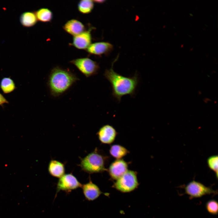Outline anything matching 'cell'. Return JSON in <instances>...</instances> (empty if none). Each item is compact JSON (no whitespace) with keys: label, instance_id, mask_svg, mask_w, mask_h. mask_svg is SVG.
<instances>
[{"label":"cell","instance_id":"1","mask_svg":"<svg viewBox=\"0 0 218 218\" xmlns=\"http://www.w3.org/2000/svg\"><path fill=\"white\" fill-rule=\"evenodd\" d=\"M117 59L114 60L110 69L105 70L104 75L111 84L112 95L120 102L123 96L130 95L132 96L135 94L139 79L137 73L132 77H126L115 72L113 66Z\"/></svg>","mask_w":218,"mask_h":218},{"label":"cell","instance_id":"2","mask_svg":"<svg viewBox=\"0 0 218 218\" xmlns=\"http://www.w3.org/2000/svg\"><path fill=\"white\" fill-rule=\"evenodd\" d=\"M79 79L71 71L59 66L51 70L47 81V85L51 95L58 97L67 91Z\"/></svg>","mask_w":218,"mask_h":218},{"label":"cell","instance_id":"3","mask_svg":"<svg viewBox=\"0 0 218 218\" xmlns=\"http://www.w3.org/2000/svg\"><path fill=\"white\" fill-rule=\"evenodd\" d=\"M80 166L83 170L90 173L101 172L106 170L103 157L96 151L89 154L83 158Z\"/></svg>","mask_w":218,"mask_h":218},{"label":"cell","instance_id":"4","mask_svg":"<svg viewBox=\"0 0 218 218\" xmlns=\"http://www.w3.org/2000/svg\"><path fill=\"white\" fill-rule=\"evenodd\" d=\"M138 185L136 173L127 170L116 180L113 187L120 192L127 193L134 190Z\"/></svg>","mask_w":218,"mask_h":218},{"label":"cell","instance_id":"5","mask_svg":"<svg viewBox=\"0 0 218 218\" xmlns=\"http://www.w3.org/2000/svg\"><path fill=\"white\" fill-rule=\"evenodd\" d=\"M70 62L86 78L97 74L100 68L99 64L96 62L88 58L75 59Z\"/></svg>","mask_w":218,"mask_h":218},{"label":"cell","instance_id":"6","mask_svg":"<svg viewBox=\"0 0 218 218\" xmlns=\"http://www.w3.org/2000/svg\"><path fill=\"white\" fill-rule=\"evenodd\" d=\"M185 193L190 198H200L206 195L216 194L217 192L210 187H207L201 183L193 180L189 183L184 187Z\"/></svg>","mask_w":218,"mask_h":218},{"label":"cell","instance_id":"7","mask_svg":"<svg viewBox=\"0 0 218 218\" xmlns=\"http://www.w3.org/2000/svg\"><path fill=\"white\" fill-rule=\"evenodd\" d=\"M82 185L72 174L68 173L64 174L60 178L58 181L56 194L60 190L70 192L81 187Z\"/></svg>","mask_w":218,"mask_h":218},{"label":"cell","instance_id":"8","mask_svg":"<svg viewBox=\"0 0 218 218\" xmlns=\"http://www.w3.org/2000/svg\"><path fill=\"white\" fill-rule=\"evenodd\" d=\"M94 28L90 27L88 30H85L81 33L74 36L72 42L70 45L77 49H85L91 43V31Z\"/></svg>","mask_w":218,"mask_h":218},{"label":"cell","instance_id":"9","mask_svg":"<svg viewBox=\"0 0 218 218\" xmlns=\"http://www.w3.org/2000/svg\"><path fill=\"white\" fill-rule=\"evenodd\" d=\"M113 49V45L108 42H98L91 43L86 50L88 53L101 55L107 54Z\"/></svg>","mask_w":218,"mask_h":218},{"label":"cell","instance_id":"10","mask_svg":"<svg viewBox=\"0 0 218 218\" xmlns=\"http://www.w3.org/2000/svg\"><path fill=\"white\" fill-rule=\"evenodd\" d=\"M128 165L124 160L118 159L113 162L110 165L109 172L112 178L117 180L127 170Z\"/></svg>","mask_w":218,"mask_h":218},{"label":"cell","instance_id":"11","mask_svg":"<svg viewBox=\"0 0 218 218\" xmlns=\"http://www.w3.org/2000/svg\"><path fill=\"white\" fill-rule=\"evenodd\" d=\"M97 133L99 139L102 143L110 144L114 140L117 132L112 126L106 124L101 127Z\"/></svg>","mask_w":218,"mask_h":218},{"label":"cell","instance_id":"12","mask_svg":"<svg viewBox=\"0 0 218 218\" xmlns=\"http://www.w3.org/2000/svg\"><path fill=\"white\" fill-rule=\"evenodd\" d=\"M81 187L85 198L89 201L96 199L102 193L99 187L90 180Z\"/></svg>","mask_w":218,"mask_h":218},{"label":"cell","instance_id":"13","mask_svg":"<svg viewBox=\"0 0 218 218\" xmlns=\"http://www.w3.org/2000/svg\"><path fill=\"white\" fill-rule=\"evenodd\" d=\"M63 28L65 31L73 36L81 33L85 30L84 25L81 22L76 19L68 20L64 25Z\"/></svg>","mask_w":218,"mask_h":218},{"label":"cell","instance_id":"14","mask_svg":"<svg viewBox=\"0 0 218 218\" xmlns=\"http://www.w3.org/2000/svg\"><path fill=\"white\" fill-rule=\"evenodd\" d=\"M48 170L51 175L58 178H60L63 176L65 172L64 164L59 161L54 160L50 162Z\"/></svg>","mask_w":218,"mask_h":218},{"label":"cell","instance_id":"15","mask_svg":"<svg viewBox=\"0 0 218 218\" xmlns=\"http://www.w3.org/2000/svg\"><path fill=\"white\" fill-rule=\"evenodd\" d=\"M38 20L35 12H23L20 17V21L24 27L29 28L35 25Z\"/></svg>","mask_w":218,"mask_h":218},{"label":"cell","instance_id":"16","mask_svg":"<svg viewBox=\"0 0 218 218\" xmlns=\"http://www.w3.org/2000/svg\"><path fill=\"white\" fill-rule=\"evenodd\" d=\"M38 20L42 22H50L52 20V12L47 8H41L35 12Z\"/></svg>","mask_w":218,"mask_h":218},{"label":"cell","instance_id":"17","mask_svg":"<svg viewBox=\"0 0 218 218\" xmlns=\"http://www.w3.org/2000/svg\"><path fill=\"white\" fill-rule=\"evenodd\" d=\"M0 87L3 92L5 94L12 92L16 88L14 81L10 77H4L2 79Z\"/></svg>","mask_w":218,"mask_h":218},{"label":"cell","instance_id":"18","mask_svg":"<svg viewBox=\"0 0 218 218\" xmlns=\"http://www.w3.org/2000/svg\"><path fill=\"white\" fill-rule=\"evenodd\" d=\"M94 7L93 0H82L78 4V9L81 13L87 14L91 12Z\"/></svg>","mask_w":218,"mask_h":218},{"label":"cell","instance_id":"19","mask_svg":"<svg viewBox=\"0 0 218 218\" xmlns=\"http://www.w3.org/2000/svg\"><path fill=\"white\" fill-rule=\"evenodd\" d=\"M111 155L117 159L126 155L128 152L124 147L119 145H114L111 146L110 150Z\"/></svg>","mask_w":218,"mask_h":218},{"label":"cell","instance_id":"20","mask_svg":"<svg viewBox=\"0 0 218 218\" xmlns=\"http://www.w3.org/2000/svg\"><path fill=\"white\" fill-rule=\"evenodd\" d=\"M205 207L206 210L210 214L216 215L218 212V205L217 201L214 199L208 200L206 203Z\"/></svg>","mask_w":218,"mask_h":218},{"label":"cell","instance_id":"21","mask_svg":"<svg viewBox=\"0 0 218 218\" xmlns=\"http://www.w3.org/2000/svg\"><path fill=\"white\" fill-rule=\"evenodd\" d=\"M218 156L213 155L209 157L207 160V163L209 168L213 171L218 178Z\"/></svg>","mask_w":218,"mask_h":218},{"label":"cell","instance_id":"22","mask_svg":"<svg viewBox=\"0 0 218 218\" xmlns=\"http://www.w3.org/2000/svg\"><path fill=\"white\" fill-rule=\"evenodd\" d=\"M8 103V101L2 94L0 93V106L3 107L4 104Z\"/></svg>","mask_w":218,"mask_h":218}]
</instances>
